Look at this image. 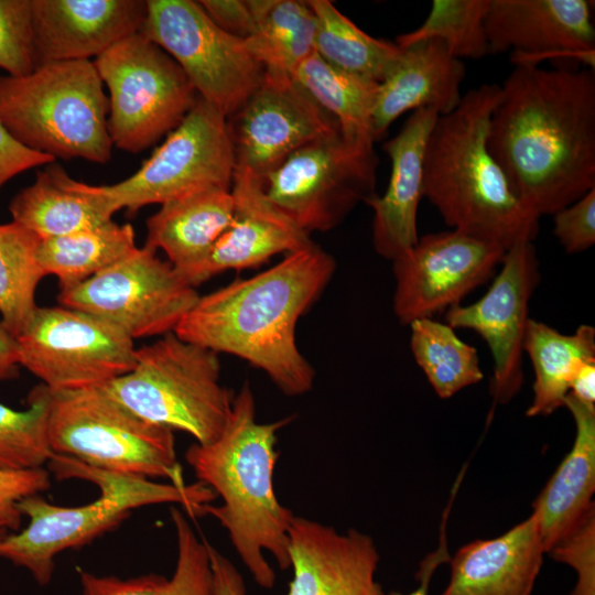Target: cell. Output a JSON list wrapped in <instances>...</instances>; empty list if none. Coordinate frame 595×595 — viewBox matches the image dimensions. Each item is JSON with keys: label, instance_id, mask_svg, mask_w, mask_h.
I'll use <instances>...</instances> for the list:
<instances>
[{"label": "cell", "instance_id": "1", "mask_svg": "<svg viewBox=\"0 0 595 595\" xmlns=\"http://www.w3.org/2000/svg\"><path fill=\"white\" fill-rule=\"evenodd\" d=\"M487 147L522 205L553 215L595 188V72L515 65Z\"/></svg>", "mask_w": 595, "mask_h": 595}, {"label": "cell", "instance_id": "2", "mask_svg": "<svg viewBox=\"0 0 595 595\" xmlns=\"http://www.w3.org/2000/svg\"><path fill=\"white\" fill-rule=\"evenodd\" d=\"M335 269L334 258L312 242L266 271L199 295L174 333L248 361L286 396L304 394L315 371L296 345L295 328Z\"/></svg>", "mask_w": 595, "mask_h": 595}, {"label": "cell", "instance_id": "3", "mask_svg": "<svg viewBox=\"0 0 595 595\" xmlns=\"http://www.w3.org/2000/svg\"><path fill=\"white\" fill-rule=\"evenodd\" d=\"M290 421L259 423L246 381L234 397L220 435L208 444L195 442L185 452L198 482L221 499L218 506H202L201 516L220 523L253 581L266 589L275 584L266 552L282 570L290 567L289 531L295 515L278 500L273 484L277 432Z\"/></svg>", "mask_w": 595, "mask_h": 595}, {"label": "cell", "instance_id": "4", "mask_svg": "<svg viewBox=\"0 0 595 595\" xmlns=\"http://www.w3.org/2000/svg\"><path fill=\"white\" fill-rule=\"evenodd\" d=\"M500 95L499 84H482L437 117L425 148L423 197L453 230L508 250L533 241L540 218L522 205L487 147Z\"/></svg>", "mask_w": 595, "mask_h": 595}, {"label": "cell", "instance_id": "5", "mask_svg": "<svg viewBox=\"0 0 595 595\" xmlns=\"http://www.w3.org/2000/svg\"><path fill=\"white\" fill-rule=\"evenodd\" d=\"M48 472L58 479H83L96 485L99 497L76 507L48 502L40 495L18 502L29 524L7 534L0 542V558L30 572L39 585L53 576L56 555L76 549L119 526L132 510L148 505L177 504L190 517L199 516L203 505L217 496L202 483L160 484L130 474L105 470L75 458L53 454Z\"/></svg>", "mask_w": 595, "mask_h": 595}, {"label": "cell", "instance_id": "6", "mask_svg": "<svg viewBox=\"0 0 595 595\" xmlns=\"http://www.w3.org/2000/svg\"><path fill=\"white\" fill-rule=\"evenodd\" d=\"M108 96L93 61L54 62L0 76V121L24 147L55 160L111 159Z\"/></svg>", "mask_w": 595, "mask_h": 595}, {"label": "cell", "instance_id": "7", "mask_svg": "<svg viewBox=\"0 0 595 595\" xmlns=\"http://www.w3.org/2000/svg\"><path fill=\"white\" fill-rule=\"evenodd\" d=\"M220 369L217 353L171 332L137 348L133 368L102 387L142 419L208 444L224 430L235 397L220 383Z\"/></svg>", "mask_w": 595, "mask_h": 595}, {"label": "cell", "instance_id": "8", "mask_svg": "<svg viewBox=\"0 0 595 595\" xmlns=\"http://www.w3.org/2000/svg\"><path fill=\"white\" fill-rule=\"evenodd\" d=\"M47 437L53 454L105 470L186 484L173 430L142 419L102 386L48 389Z\"/></svg>", "mask_w": 595, "mask_h": 595}, {"label": "cell", "instance_id": "9", "mask_svg": "<svg viewBox=\"0 0 595 595\" xmlns=\"http://www.w3.org/2000/svg\"><path fill=\"white\" fill-rule=\"evenodd\" d=\"M109 91L108 132L116 148L139 153L175 129L197 99L180 65L137 32L97 56Z\"/></svg>", "mask_w": 595, "mask_h": 595}, {"label": "cell", "instance_id": "10", "mask_svg": "<svg viewBox=\"0 0 595 595\" xmlns=\"http://www.w3.org/2000/svg\"><path fill=\"white\" fill-rule=\"evenodd\" d=\"M140 32L165 51L197 95L227 119L263 78L247 41L219 28L199 1L148 0Z\"/></svg>", "mask_w": 595, "mask_h": 595}, {"label": "cell", "instance_id": "11", "mask_svg": "<svg viewBox=\"0 0 595 595\" xmlns=\"http://www.w3.org/2000/svg\"><path fill=\"white\" fill-rule=\"evenodd\" d=\"M374 147L346 142L339 131L289 155L261 181L270 202L306 234L327 231L376 195Z\"/></svg>", "mask_w": 595, "mask_h": 595}, {"label": "cell", "instance_id": "12", "mask_svg": "<svg viewBox=\"0 0 595 595\" xmlns=\"http://www.w3.org/2000/svg\"><path fill=\"white\" fill-rule=\"evenodd\" d=\"M15 340L20 367L52 391L104 386L136 363L133 339L123 331L62 305H36Z\"/></svg>", "mask_w": 595, "mask_h": 595}, {"label": "cell", "instance_id": "13", "mask_svg": "<svg viewBox=\"0 0 595 595\" xmlns=\"http://www.w3.org/2000/svg\"><path fill=\"white\" fill-rule=\"evenodd\" d=\"M234 172L228 119L197 96L181 123L134 174L102 188L119 210L136 214L143 206L204 190H230Z\"/></svg>", "mask_w": 595, "mask_h": 595}, {"label": "cell", "instance_id": "14", "mask_svg": "<svg viewBox=\"0 0 595 595\" xmlns=\"http://www.w3.org/2000/svg\"><path fill=\"white\" fill-rule=\"evenodd\" d=\"M198 298L172 263L145 246L57 295L60 305L108 321L132 339L174 332Z\"/></svg>", "mask_w": 595, "mask_h": 595}, {"label": "cell", "instance_id": "15", "mask_svg": "<svg viewBox=\"0 0 595 595\" xmlns=\"http://www.w3.org/2000/svg\"><path fill=\"white\" fill-rule=\"evenodd\" d=\"M505 252L497 244L453 229L419 237L392 260L396 317L410 325L461 304L491 277Z\"/></svg>", "mask_w": 595, "mask_h": 595}, {"label": "cell", "instance_id": "16", "mask_svg": "<svg viewBox=\"0 0 595 595\" xmlns=\"http://www.w3.org/2000/svg\"><path fill=\"white\" fill-rule=\"evenodd\" d=\"M540 279L534 245L518 241L506 250L500 271L478 301L446 311L447 325L472 329L487 343L494 363L490 393L496 404L508 403L522 387L529 302Z\"/></svg>", "mask_w": 595, "mask_h": 595}, {"label": "cell", "instance_id": "17", "mask_svg": "<svg viewBox=\"0 0 595 595\" xmlns=\"http://www.w3.org/2000/svg\"><path fill=\"white\" fill-rule=\"evenodd\" d=\"M230 117L235 169L261 180L300 148L339 131L335 119L293 77L267 73Z\"/></svg>", "mask_w": 595, "mask_h": 595}, {"label": "cell", "instance_id": "18", "mask_svg": "<svg viewBox=\"0 0 595 595\" xmlns=\"http://www.w3.org/2000/svg\"><path fill=\"white\" fill-rule=\"evenodd\" d=\"M593 1L490 0L485 19L490 54L510 52L515 65L567 58L594 69Z\"/></svg>", "mask_w": 595, "mask_h": 595}, {"label": "cell", "instance_id": "19", "mask_svg": "<svg viewBox=\"0 0 595 595\" xmlns=\"http://www.w3.org/2000/svg\"><path fill=\"white\" fill-rule=\"evenodd\" d=\"M289 555L293 575L285 595H383L376 578L377 547L358 530L339 533L331 526L294 516Z\"/></svg>", "mask_w": 595, "mask_h": 595}, {"label": "cell", "instance_id": "20", "mask_svg": "<svg viewBox=\"0 0 595 595\" xmlns=\"http://www.w3.org/2000/svg\"><path fill=\"white\" fill-rule=\"evenodd\" d=\"M232 218L205 260L183 275L193 288L227 270L256 268L279 253H291L313 241L268 198L260 177L235 169Z\"/></svg>", "mask_w": 595, "mask_h": 595}, {"label": "cell", "instance_id": "21", "mask_svg": "<svg viewBox=\"0 0 595 595\" xmlns=\"http://www.w3.org/2000/svg\"><path fill=\"white\" fill-rule=\"evenodd\" d=\"M143 0H32L37 67L66 61H91L140 32Z\"/></svg>", "mask_w": 595, "mask_h": 595}, {"label": "cell", "instance_id": "22", "mask_svg": "<svg viewBox=\"0 0 595 595\" xmlns=\"http://www.w3.org/2000/svg\"><path fill=\"white\" fill-rule=\"evenodd\" d=\"M439 115L430 108L414 110L402 129L383 144L391 161L388 186L381 196L365 202L374 212L372 245L392 261L418 240V208L423 198L424 154Z\"/></svg>", "mask_w": 595, "mask_h": 595}, {"label": "cell", "instance_id": "23", "mask_svg": "<svg viewBox=\"0 0 595 595\" xmlns=\"http://www.w3.org/2000/svg\"><path fill=\"white\" fill-rule=\"evenodd\" d=\"M401 48L398 61L378 85L371 119L375 141L409 110L430 108L444 116L463 98L465 64L442 41L428 39Z\"/></svg>", "mask_w": 595, "mask_h": 595}, {"label": "cell", "instance_id": "24", "mask_svg": "<svg viewBox=\"0 0 595 595\" xmlns=\"http://www.w3.org/2000/svg\"><path fill=\"white\" fill-rule=\"evenodd\" d=\"M547 553L533 515L504 534L475 540L450 558L441 595H531Z\"/></svg>", "mask_w": 595, "mask_h": 595}, {"label": "cell", "instance_id": "25", "mask_svg": "<svg viewBox=\"0 0 595 595\" xmlns=\"http://www.w3.org/2000/svg\"><path fill=\"white\" fill-rule=\"evenodd\" d=\"M118 210L102 185L74 180L55 161L39 171L34 182L17 193L9 204L12 220L41 239L101 225Z\"/></svg>", "mask_w": 595, "mask_h": 595}, {"label": "cell", "instance_id": "26", "mask_svg": "<svg viewBox=\"0 0 595 595\" xmlns=\"http://www.w3.org/2000/svg\"><path fill=\"white\" fill-rule=\"evenodd\" d=\"M564 407L574 419V443L534 500L531 512L547 553L595 505V405L567 393Z\"/></svg>", "mask_w": 595, "mask_h": 595}, {"label": "cell", "instance_id": "27", "mask_svg": "<svg viewBox=\"0 0 595 595\" xmlns=\"http://www.w3.org/2000/svg\"><path fill=\"white\" fill-rule=\"evenodd\" d=\"M232 213L230 190L209 188L169 201L148 218L144 246L163 250L183 278L205 260Z\"/></svg>", "mask_w": 595, "mask_h": 595}, {"label": "cell", "instance_id": "28", "mask_svg": "<svg viewBox=\"0 0 595 595\" xmlns=\"http://www.w3.org/2000/svg\"><path fill=\"white\" fill-rule=\"evenodd\" d=\"M523 353L534 371L533 400L526 414L549 415L564 407L571 381L582 365L595 360V328L581 324L566 335L545 323L529 318Z\"/></svg>", "mask_w": 595, "mask_h": 595}, {"label": "cell", "instance_id": "29", "mask_svg": "<svg viewBox=\"0 0 595 595\" xmlns=\"http://www.w3.org/2000/svg\"><path fill=\"white\" fill-rule=\"evenodd\" d=\"M177 558L171 577L145 574L120 578L78 569L82 595H215L207 540L199 538L185 512L171 509Z\"/></svg>", "mask_w": 595, "mask_h": 595}, {"label": "cell", "instance_id": "30", "mask_svg": "<svg viewBox=\"0 0 595 595\" xmlns=\"http://www.w3.org/2000/svg\"><path fill=\"white\" fill-rule=\"evenodd\" d=\"M293 79L335 119L346 142L374 147L371 119L379 83L336 68L314 52Z\"/></svg>", "mask_w": 595, "mask_h": 595}, {"label": "cell", "instance_id": "31", "mask_svg": "<svg viewBox=\"0 0 595 595\" xmlns=\"http://www.w3.org/2000/svg\"><path fill=\"white\" fill-rule=\"evenodd\" d=\"M137 248L132 226L110 219L91 228L41 239L36 258L44 275L56 277L62 289L89 279Z\"/></svg>", "mask_w": 595, "mask_h": 595}, {"label": "cell", "instance_id": "32", "mask_svg": "<svg viewBox=\"0 0 595 595\" xmlns=\"http://www.w3.org/2000/svg\"><path fill=\"white\" fill-rule=\"evenodd\" d=\"M255 34L246 40L264 73L293 77L314 52L315 15L307 1L250 0Z\"/></svg>", "mask_w": 595, "mask_h": 595}, {"label": "cell", "instance_id": "33", "mask_svg": "<svg viewBox=\"0 0 595 595\" xmlns=\"http://www.w3.org/2000/svg\"><path fill=\"white\" fill-rule=\"evenodd\" d=\"M307 3L315 15L314 53L336 68L380 83L402 48L367 34L328 0Z\"/></svg>", "mask_w": 595, "mask_h": 595}, {"label": "cell", "instance_id": "34", "mask_svg": "<svg viewBox=\"0 0 595 595\" xmlns=\"http://www.w3.org/2000/svg\"><path fill=\"white\" fill-rule=\"evenodd\" d=\"M409 326L414 360L440 398H451L483 379L476 348L463 342L450 325L420 318Z\"/></svg>", "mask_w": 595, "mask_h": 595}, {"label": "cell", "instance_id": "35", "mask_svg": "<svg viewBox=\"0 0 595 595\" xmlns=\"http://www.w3.org/2000/svg\"><path fill=\"white\" fill-rule=\"evenodd\" d=\"M40 240L13 220L0 224V323L14 336L36 307V288L45 277L36 258Z\"/></svg>", "mask_w": 595, "mask_h": 595}, {"label": "cell", "instance_id": "36", "mask_svg": "<svg viewBox=\"0 0 595 595\" xmlns=\"http://www.w3.org/2000/svg\"><path fill=\"white\" fill-rule=\"evenodd\" d=\"M490 0H433L424 22L415 30L396 39L405 47L413 43L436 39L442 41L458 60H479L490 54L485 19Z\"/></svg>", "mask_w": 595, "mask_h": 595}, {"label": "cell", "instance_id": "37", "mask_svg": "<svg viewBox=\"0 0 595 595\" xmlns=\"http://www.w3.org/2000/svg\"><path fill=\"white\" fill-rule=\"evenodd\" d=\"M28 402L26 410L0 403V470L41 468L53 455L47 437V387L35 386Z\"/></svg>", "mask_w": 595, "mask_h": 595}, {"label": "cell", "instance_id": "38", "mask_svg": "<svg viewBox=\"0 0 595 595\" xmlns=\"http://www.w3.org/2000/svg\"><path fill=\"white\" fill-rule=\"evenodd\" d=\"M0 68L12 77L37 68L32 0H0Z\"/></svg>", "mask_w": 595, "mask_h": 595}, {"label": "cell", "instance_id": "39", "mask_svg": "<svg viewBox=\"0 0 595 595\" xmlns=\"http://www.w3.org/2000/svg\"><path fill=\"white\" fill-rule=\"evenodd\" d=\"M548 554L575 571L576 583L570 595H595V505Z\"/></svg>", "mask_w": 595, "mask_h": 595}, {"label": "cell", "instance_id": "40", "mask_svg": "<svg viewBox=\"0 0 595 595\" xmlns=\"http://www.w3.org/2000/svg\"><path fill=\"white\" fill-rule=\"evenodd\" d=\"M553 234L566 253H578L595 244V188L553 215Z\"/></svg>", "mask_w": 595, "mask_h": 595}, {"label": "cell", "instance_id": "41", "mask_svg": "<svg viewBox=\"0 0 595 595\" xmlns=\"http://www.w3.org/2000/svg\"><path fill=\"white\" fill-rule=\"evenodd\" d=\"M51 473L44 467L28 470H0V522L18 531L23 515L18 502L39 495L51 486Z\"/></svg>", "mask_w": 595, "mask_h": 595}, {"label": "cell", "instance_id": "42", "mask_svg": "<svg viewBox=\"0 0 595 595\" xmlns=\"http://www.w3.org/2000/svg\"><path fill=\"white\" fill-rule=\"evenodd\" d=\"M199 3L226 32L244 40L255 34L256 20L250 0H202Z\"/></svg>", "mask_w": 595, "mask_h": 595}, {"label": "cell", "instance_id": "43", "mask_svg": "<svg viewBox=\"0 0 595 595\" xmlns=\"http://www.w3.org/2000/svg\"><path fill=\"white\" fill-rule=\"evenodd\" d=\"M54 161L53 156L21 144L0 121V190L18 174Z\"/></svg>", "mask_w": 595, "mask_h": 595}, {"label": "cell", "instance_id": "44", "mask_svg": "<svg viewBox=\"0 0 595 595\" xmlns=\"http://www.w3.org/2000/svg\"><path fill=\"white\" fill-rule=\"evenodd\" d=\"M215 595H246L242 575L232 562L207 541Z\"/></svg>", "mask_w": 595, "mask_h": 595}, {"label": "cell", "instance_id": "45", "mask_svg": "<svg viewBox=\"0 0 595 595\" xmlns=\"http://www.w3.org/2000/svg\"><path fill=\"white\" fill-rule=\"evenodd\" d=\"M447 512H448V509H446L444 513L440 544L437 549L434 552L430 553L421 562L420 567L416 572L415 577L419 581L418 587L407 594H402L399 592H391L389 595H428L430 582L435 570L437 569L440 564L448 562L451 558L447 551V543L445 539V522L447 519L446 517Z\"/></svg>", "mask_w": 595, "mask_h": 595}, {"label": "cell", "instance_id": "46", "mask_svg": "<svg viewBox=\"0 0 595 595\" xmlns=\"http://www.w3.org/2000/svg\"><path fill=\"white\" fill-rule=\"evenodd\" d=\"M19 369L15 336L0 323V382L17 378Z\"/></svg>", "mask_w": 595, "mask_h": 595}, {"label": "cell", "instance_id": "47", "mask_svg": "<svg viewBox=\"0 0 595 595\" xmlns=\"http://www.w3.org/2000/svg\"><path fill=\"white\" fill-rule=\"evenodd\" d=\"M569 393L585 404L595 405V360L580 367L571 381Z\"/></svg>", "mask_w": 595, "mask_h": 595}, {"label": "cell", "instance_id": "48", "mask_svg": "<svg viewBox=\"0 0 595 595\" xmlns=\"http://www.w3.org/2000/svg\"><path fill=\"white\" fill-rule=\"evenodd\" d=\"M8 528L0 522V542L4 539Z\"/></svg>", "mask_w": 595, "mask_h": 595}]
</instances>
